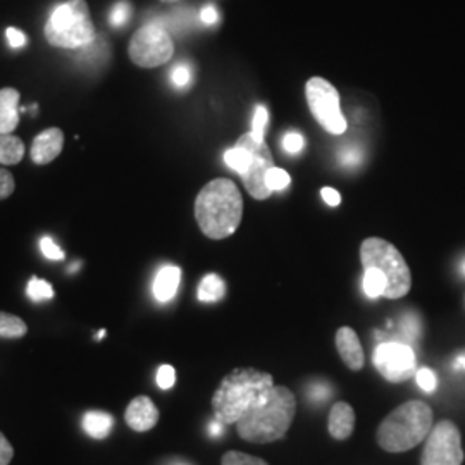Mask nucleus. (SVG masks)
<instances>
[{
  "instance_id": "obj_35",
  "label": "nucleus",
  "mask_w": 465,
  "mask_h": 465,
  "mask_svg": "<svg viewBox=\"0 0 465 465\" xmlns=\"http://www.w3.org/2000/svg\"><path fill=\"white\" fill-rule=\"evenodd\" d=\"M304 145V137H302L300 133H295V131H289V133L285 135V138H283V147H285V150H287L288 154H299V152H302Z\"/></svg>"
},
{
  "instance_id": "obj_44",
  "label": "nucleus",
  "mask_w": 465,
  "mask_h": 465,
  "mask_svg": "<svg viewBox=\"0 0 465 465\" xmlns=\"http://www.w3.org/2000/svg\"><path fill=\"white\" fill-rule=\"evenodd\" d=\"M106 337V331L102 329V331H99V335H97V340H102Z\"/></svg>"
},
{
  "instance_id": "obj_33",
  "label": "nucleus",
  "mask_w": 465,
  "mask_h": 465,
  "mask_svg": "<svg viewBox=\"0 0 465 465\" xmlns=\"http://www.w3.org/2000/svg\"><path fill=\"white\" fill-rule=\"evenodd\" d=\"M415 381H417V384L424 390V392H434L436 390V376H434V373L428 369V367H422V369H419L417 373H415Z\"/></svg>"
},
{
  "instance_id": "obj_12",
  "label": "nucleus",
  "mask_w": 465,
  "mask_h": 465,
  "mask_svg": "<svg viewBox=\"0 0 465 465\" xmlns=\"http://www.w3.org/2000/svg\"><path fill=\"white\" fill-rule=\"evenodd\" d=\"M125 421L137 432L154 430L159 422V409L148 396L138 394L126 407Z\"/></svg>"
},
{
  "instance_id": "obj_31",
  "label": "nucleus",
  "mask_w": 465,
  "mask_h": 465,
  "mask_svg": "<svg viewBox=\"0 0 465 465\" xmlns=\"http://www.w3.org/2000/svg\"><path fill=\"white\" fill-rule=\"evenodd\" d=\"M402 333L409 338V340H417L421 335V322L415 314H407L402 319Z\"/></svg>"
},
{
  "instance_id": "obj_34",
  "label": "nucleus",
  "mask_w": 465,
  "mask_h": 465,
  "mask_svg": "<svg viewBox=\"0 0 465 465\" xmlns=\"http://www.w3.org/2000/svg\"><path fill=\"white\" fill-rule=\"evenodd\" d=\"M14 190H16L14 176L9 171L0 169V200L11 197L14 194Z\"/></svg>"
},
{
  "instance_id": "obj_40",
  "label": "nucleus",
  "mask_w": 465,
  "mask_h": 465,
  "mask_svg": "<svg viewBox=\"0 0 465 465\" xmlns=\"http://www.w3.org/2000/svg\"><path fill=\"white\" fill-rule=\"evenodd\" d=\"M200 21L207 26H213L217 21H219V13L215 9L214 5H205L202 11H200Z\"/></svg>"
},
{
  "instance_id": "obj_7",
  "label": "nucleus",
  "mask_w": 465,
  "mask_h": 465,
  "mask_svg": "<svg viewBox=\"0 0 465 465\" xmlns=\"http://www.w3.org/2000/svg\"><path fill=\"white\" fill-rule=\"evenodd\" d=\"M128 52L137 66L150 70L169 62L175 54V45L162 24L148 23L133 35Z\"/></svg>"
},
{
  "instance_id": "obj_24",
  "label": "nucleus",
  "mask_w": 465,
  "mask_h": 465,
  "mask_svg": "<svg viewBox=\"0 0 465 465\" xmlns=\"http://www.w3.org/2000/svg\"><path fill=\"white\" fill-rule=\"evenodd\" d=\"M26 295L33 300V302H43V300H51L54 299V288L51 287L49 281L40 280L33 276L26 287Z\"/></svg>"
},
{
  "instance_id": "obj_38",
  "label": "nucleus",
  "mask_w": 465,
  "mask_h": 465,
  "mask_svg": "<svg viewBox=\"0 0 465 465\" xmlns=\"http://www.w3.org/2000/svg\"><path fill=\"white\" fill-rule=\"evenodd\" d=\"M340 159L345 166H358L362 161V152L357 147H346L340 154Z\"/></svg>"
},
{
  "instance_id": "obj_17",
  "label": "nucleus",
  "mask_w": 465,
  "mask_h": 465,
  "mask_svg": "<svg viewBox=\"0 0 465 465\" xmlns=\"http://www.w3.org/2000/svg\"><path fill=\"white\" fill-rule=\"evenodd\" d=\"M179 281H181V269L176 266H164L157 272L152 287L156 300L161 304L171 302L178 293Z\"/></svg>"
},
{
  "instance_id": "obj_45",
  "label": "nucleus",
  "mask_w": 465,
  "mask_h": 465,
  "mask_svg": "<svg viewBox=\"0 0 465 465\" xmlns=\"http://www.w3.org/2000/svg\"><path fill=\"white\" fill-rule=\"evenodd\" d=\"M80 268V262H76V264H72L71 266V269H70V270H71V272H74V270H76V269Z\"/></svg>"
},
{
  "instance_id": "obj_9",
  "label": "nucleus",
  "mask_w": 465,
  "mask_h": 465,
  "mask_svg": "<svg viewBox=\"0 0 465 465\" xmlns=\"http://www.w3.org/2000/svg\"><path fill=\"white\" fill-rule=\"evenodd\" d=\"M421 455V465H462V436L457 424L441 421L431 428Z\"/></svg>"
},
{
  "instance_id": "obj_47",
  "label": "nucleus",
  "mask_w": 465,
  "mask_h": 465,
  "mask_svg": "<svg viewBox=\"0 0 465 465\" xmlns=\"http://www.w3.org/2000/svg\"><path fill=\"white\" fill-rule=\"evenodd\" d=\"M173 465H190V464H185V462H176V464H173Z\"/></svg>"
},
{
  "instance_id": "obj_4",
  "label": "nucleus",
  "mask_w": 465,
  "mask_h": 465,
  "mask_svg": "<svg viewBox=\"0 0 465 465\" xmlns=\"http://www.w3.org/2000/svg\"><path fill=\"white\" fill-rule=\"evenodd\" d=\"M432 428V411L421 400H411L396 407L377 428L379 447L390 453L409 451L422 443Z\"/></svg>"
},
{
  "instance_id": "obj_13",
  "label": "nucleus",
  "mask_w": 465,
  "mask_h": 465,
  "mask_svg": "<svg viewBox=\"0 0 465 465\" xmlns=\"http://www.w3.org/2000/svg\"><path fill=\"white\" fill-rule=\"evenodd\" d=\"M64 147V133L59 128H49L42 131L32 144V161L43 166L59 157Z\"/></svg>"
},
{
  "instance_id": "obj_42",
  "label": "nucleus",
  "mask_w": 465,
  "mask_h": 465,
  "mask_svg": "<svg viewBox=\"0 0 465 465\" xmlns=\"http://www.w3.org/2000/svg\"><path fill=\"white\" fill-rule=\"evenodd\" d=\"M223 432H224V424L219 422L217 419L209 424V434H211L213 438H219Z\"/></svg>"
},
{
  "instance_id": "obj_32",
  "label": "nucleus",
  "mask_w": 465,
  "mask_h": 465,
  "mask_svg": "<svg viewBox=\"0 0 465 465\" xmlns=\"http://www.w3.org/2000/svg\"><path fill=\"white\" fill-rule=\"evenodd\" d=\"M176 381V371L173 365H161L157 371V384L161 390H171Z\"/></svg>"
},
{
  "instance_id": "obj_14",
  "label": "nucleus",
  "mask_w": 465,
  "mask_h": 465,
  "mask_svg": "<svg viewBox=\"0 0 465 465\" xmlns=\"http://www.w3.org/2000/svg\"><path fill=\"white\" fill-rule=\"evenodd\" d=\"M337 348H338V354H340L341 360L346 364L348 369L352 371H360L364 367V348L360 345L358 340L357 333L348 327V326H343L338 329L337 333Z\"/></svg>"
},
{
  "instance_id": "obj_23",
  "label": "nucleus",
  "mask_w": 465,
  "mask_h": 465,
  "mask_svg": "<svg viewBox=\"0 0 465 465\" xmlns=\"http://www.w3.org/2000/svg\"><path fill=\"white\" fill-rule=\"evenodd\" d=\"M224 162L228 167H232V171H236L240 176L249 169L251 164V152L243 147L234 145L230 150H226L224 154Z\"/></svg>"
},
{
  "instance_id": "obj_21",
  "label": "nucleus",
  "mask_w": 465,
  "mask_h": 465,
  "mask_svg": "<svg viewBox=\"0 0 465 465\" xmlns=\"http://www.w3.org/2000/svg\"><path fill=\"white\" fill-rule=\"evenodd\" d=\"M28 333V326L18 316L0 312V338L5 340H18Z\"/></svg>"
},
{
  "instance_id": "obj_30",
  "label": "nucleus",
  "mask_w": 465,
  "mask_h": 465,
  "mask_svg": "<svg viewBox=\"0 0 465 465\" xmlns=\"http://www.w3.org/2000/svg\"><path fill=\"white\" fill-rule=\"evenodd\" d=\"M40 251L49 261H62L64 259V251H61L59 245L49 236H43L40 240Z\"/></svg>"
},
{
  "instance_id": "obj_36",
  "label": "nucleus",
  "mask_w": 465,
  "mask_h": 465,
  "mask_svg": "<svg viewBox=\"0 0 465 465\" xmlns=\"http://www.w3.org/2000/svg\"><path fill=\"white\" fill-rule=\"evenodd\" d=\"M331 392H333V390H331L329 384H326V383H314V384L308 386L307 394H308V398H310L312 402H324V400L329 398Z\"/></svg>"
},
{
  "instance_id": "obj_46",
  "label": "nucleus",
  "mask_w": 465,
  "mask_h": 465,
  "mask_svg": "<svg viewBox=\"0 0 465 465\" xmlns=\"http://www.w3.org/2000/svg\"><path fill=\"white\" fill-rule=\"evenodd\" d=\"M161 2H166V4H175V2H178V0H161Z\"/></svg>"
},
{
  "instance_id": "obj_11",
  "label": "nucleus",
  "mask_w": 465,
  "mask_h": 465,
  "mask_svg": "<svg viewBox=\"0 0 465 465\" xmlns=\"http://www.w3.org/2000/svg\"><path fill=\"white\" fill-rule=\"evenodd\" d=\"M236 145L243 147L251 152L249 169L242 175V179H243L249 194L257 200L268 198L272 192L269 190L268 183H266V175L270 167H274V161H272V154L266 145V140H255L251 137V133H247V135L240 137Z\"/></svg>"
},
{
  "instance_id": "obj_39",
  "label": "nucleus",
  "mask_w": 465,
  "mask_h": 465,
  "mask_svg": "<svg viewBox=\"0 0 465 465\" xmlns=\"http://www.w3.org/2000/svg\"><path fill=\"white\" fill-rule=\"evenodd\" d=\"M5 35H7V40H9L11 47H14V49L24 47V45H26V42H28L26 35H24L21 30H18V28H7Z\"/></svg>"
},
{
  "instance_id": "obj_8",
  "label": "nucleus",
  "mask_w": 465,
  "mask_h": 465,
  "mask_svg": "<svg viewBox=\"0 0 465 465\" xmlns=\"http://www.w3.org/2000/svg\"><path fill=\"white\" fill-rule=\"evenodd\" d=\"M308 109L316 121L331 135H341L346 131V119L341 114L340 93L327 80L310 78L305 87Z\"/></svg>"
},
{
  "instance_id": "obj_37",
  "label": "nucleus",
  "mask_w": 465,
  "mask_h": 465,
  "mask_svg": "<svg viewBox=\"0 0 465 465\" xmlns=\"http://www.w3.org/2000/svg\"><path fill=\"white\" fill-rule=\"evenodd\" d=\"M14 457V448L9 443V440L0 432V465H9Z\"/></svg>"
},
{
  "instance_id": "obj_26",
  "label": "nucleus",
  "mask_w": 465,
  "mask_h": 465,
  "mask_svg": "<svg viewBox=\"0 0 465 465\" xmlns=\"http://www.w3.org/2000/svg\"><path fill=\"white\" fill-rule=\"evenodd\" d=\"M268 109L264 106H257L253 114V123H251V137L255 140H264L266 128H268Z\"/></svg>"
},
{
  "instance_id": "obj_6",
  "label": "nucleus",
  "mask_w": 465,
  "mask_h": 465,
  "mask_svg": "<svg viewBox=\"0 0 465 465\" xmlns=\"http://www.w3.org/2000/svg\"><path fill=\"white\" fill-rule=\"evenodd\" d=\"M364 269H379L388 281L384 297L396 300L405 297L412 287L411 269L396 247L383 238H367L360 245Z\"/></svg>"
},
{
  "instance_id": "obj_16",
  "label": "nucleus",
  "mask_w": 465,
  "mask_h": 465,
  "mask_svg": "<svg viewBox=\"0 0 465 465\" xmlns=\"http://www.w3.org/2000/svg\"><path fill=\"white\" fill-rule=\"evenodd\" d=\"M19 125V91L0 90V135H11Z\"/></svg>"
},
{
  "instance_id": "obj_1",
  "label": "nucleus",
  "mask_w": 465,
  "mask_h": 465,
  "mask_svg": "<svg viewBox=\"0 0 465 465\" xmlns=\"http://www.w3.org/2000/svg\"><path fill=\"white\" fill-rule=\"evenodd\" d=\"M297 412L295 394L287 386H272L251 411L236 422V431L245 441L266 445L285 438Z\"/></svg>"
},
{
  "instance_id": "obj_2",
  "label": "nucleus",
  "mask_w": 465,
  "mask_h": 465,
  "mask_svg": "<svg viewBox=\"0 0 465 465\" xmlns=\"http://www.w3.org/2000/svg\"><path fill=\"white\" fill-rule=\"evenodd\" d=\"M243 215V198L230 179L207 183L195 200V219L211 240H224L238 230Z\"/></svg>"
},
{
  "instance_id": "obj_19",
  "label": "nucleus",
  "mask_w": 465,
  "mask_h": 465,
  "mask_svg": "<svg viewBox=\"0 0 465 465\" xmlns=\"http://www.w3.org/2000/svg\"><path fill=\"white\" fill-rule=\"evenodd\" d=\"M226 293V285L217 274H207L198 285V300L204 304L219 302Z\"/></svg>"
},
{
  "instance_id": "obj_22",
  "label": "nucleus",
  "mask_w": 465,
  "mask_h": 465,
  "mask_svg": "<svg viewBox=\"0 0 465 465\" xmlns=\"http://www.w3.org/2000/svg\"><path fill=\"white\" fill-rule=\"evenodd\" d=\"M362 285H364V291L369 299H377V297H384L388 281H386V276L379 269L369 268L365 269V272H364Z\"/></svg>"
},
{
  "instance_id": "obj_43",
  "label": "nucleus",
  "mask_w": 465,
  "mask_h": 465,
  "mask_svg": "<svg viewBox=\"0 0 465 465\" xmlns=\"http://www.w3.org/2000/svg\"><path fill=\"white\" fill-rule=\"evenodd\" d=\"M455 367H457V369H462V371H465V356H460V357L457 358V362H455Z\"/></svg>"
},
{
  "instance_id": "obj_25",
  "label": "nucleus",
  "mask_w": 465,
  "mask_h": 465,
  "mask_svg": "<svg viewBox=\"0 0 465 465\" xmlns=\"http://www.w3.org/2000/svg\"><path fill=\"white\" fill-rule=\"evenodd\" d=\"M221 465H269L266 460L259 459V457H251L249 453L243 451H226L221 459Z\"/></svg>"
},
{
  "instance_id": "obj_41",
  "label": "nucleus",
  "mask_w": 465,
  "mask_h": 465,
  "mask_svg": "<svg viewBox=\"0 0 465 465\" xmlns=\"http://www.w3.org/2000/svg\"><path fill=\"white\" fill-rule=\"evenodd\" d=\"M321 195L327 205H331V207L340 205L341 197L337 190H333V188H322Z\"/></svg>"
},
{
  "instance_id": "obj_20",
  "label": "nucleus",
  "mask_w": 465,
  "mask_h": 465,
  "mask_svg": "<svg viewBox=\"0 0 465 465\" xmlns=\"http://www.w3.org/2000/svg\"><path fill=\"white\" fill-rule=\"evenodd\" d=\"M24 157V144L14 135H0V164L14 166Z\"/></svg>"
},
{
  "instance_id": "obj_15",
  "label": "nucleus",
  "mask_w": 465,
  "mask_h": 465,
  "mask_svg": "<svg viewBox=\"0 0 465 465\" xmlns=\"http://www.w3.org/2000/svg\"><path fill=\"white\" fill-rule=\"evenodd\" d=\"M327 430L335 440H346L356 430V412L346 402H337L329 411Z\"/></svg>"
},
{
  "instance_id": "obj_27",
  "label": "nucleus",
  "mask_w": 465,
  "mask_h": 465,
  "mask_svg": "<svg viewBox=\"0 0 465 465\" xmlns=\"http://www.w3.org/2000/svg\"><path fill=\"white\" fill-rule=\"evenodd\" d=\"M289 175L285 169L280 167H270L266 175V183H268L269 190L276 192V190H285L289 185Z\"/></svg>"
},
{
  "instance_id": "obj_10",
  "label": "nucleus",
  "mask_w": 465,
  "mask_h": 465,
  "mask_svg": "<svg viewBox=\"0 0 465 465\" xmlns=\"http://www.w3.org/2000/svg\"><path fill=\"white\" fill-rule=\"evenodd\" d=\"M379 375L390 383H402L415 376L417 358L411 345L400 341H384L373 356Z\"/></svg>"
},
{
  "instance_id": "obj_18",
  "label": "nucleus",
  "mask_w": 465,
  "mask_h": 465,
  "mask_svg": "<svg viewBox=\"0 0 465 465\" xmlns=\"http://www.w3.org/2000/svg\"><path fill=\"white\" fill-rule=\"evenodd\" d=\"M81 428L93 440H104L114 428V417L104 411L85 412L81 419Z\"/></svg>"
},
{
  "instance_id": "obj_3",
  "label": "nucleus",
  "mask_w": 465,
  "mask_h": 465,
  "mask_svg": "<svg viewBox=\"0 0 465 465\" xmlns=\"http://www.w3.org/2000/svg\"><path fill=\"white\" fill-rule=\"evenodd\" d=\"M272 386L274 377L268 373L251 367L232 369L213 396L215 419L223 424H236Z\"/></svg>"
},
{
  "instance_id": "obj_28",
  "label": "nucleus",
  "mask_w": 465,
  "mask_h": 465,
  "mask_svg": "<svg viewBox=\"0 0 465 465\" xmlns=\"http://www.w3.org/2000/svg\"><path fill=\"white\" fill-rule=\"evenodd\" d=\"M171 81L178 89H186L192 83V66L186 62H179L171 71Z\"/></svg>"
},
{
  "instance_id": "obj_29",
  "label": "nucleus",
  "mask_w": 465,
  "mask_h": 465,
  "mask_svg": "<svg viewBox=\"0 0 465 465\" xmlns=\"http://www.w3.org/2000/svg\"><path fill=\"white\" fill-rule=\"evenodd\" d=\"M131 16V5L128 2H119L112 7L110 14H109V23L114 28H121L123 24L128 23V19Z\"/></svg>"
},
{
  "instance_id": "obj_5",
  "label": "nucleus",
  "mask_w": 465,
  "mask_h": 465,
  "mask_svg": "<svg viewBox=\"0 0 465 465\" xmlns=\"http://www.w3.org/2000/svg\"><path fill=\"white\" fill-rule=\"evenodd\" d=\"M45 38L59 49H83L97 35L87 0H68L57 5L45 24Z\"/></svg>"
}]
</instances>
